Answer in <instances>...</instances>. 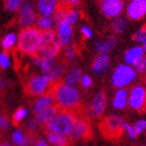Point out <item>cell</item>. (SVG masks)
Returning a JSON list of instances; mask_svg holds the SVG:
<instances>
[{"instance_id": "7402d4cb", "label": "cell", "mask_w": 146, "mask_h": 146, "mask_svg": "<svg viewBox=\"0 0 146 146\" xmlns=\"http://www.w3.org/2000/svg\"><path fill=\"white\" fill-rule=\"evenodd\" d=\"M115 43H117V39H115V37H108L106 41L97 42V43L95 44V48H96V50H98L100 53L106 54L107 52L110 51V50L115 47Z\"/></svg>"}, {"instance_id": "8992f818", "label": "cell", "mask_w": 146, "mask_h": 146, "mask_svg": "<svg viewBox=\"0 0 146 146\" xmlns=\"http://www.w3.org/2000/svg\"><path fill=\"white\" fill-rule=\"evenodd\" d=\"M52 83V80L48 75L43 76H32L26 81L25 92L29 96L37 97L42 96L47 93L49 86Z\"/></svg>"}, {"instance_id": "8fae6325", "label": "cell", "mask_w": 146, "mask_h": 146, "mask_svg": "<svg viewBox=\"0 0 146 146\" xmlns=\"http://www.w3.org/2000/svg\"><path fill=\"white\" fill-rule=\"evenodd\" d=\"M106 107V95L103 91H100L95 95L88 108V115L93 117H98L102 115Z\"/></svg>"}, {"instance_id": "3957f363", "label": "cell", "mask_w": 146, "mask_h": 146, "mask_svg": "<svg viewBox=\"0 0 146 146\" xmlns=\"http://www.w3.org/2000/svg\"><path fill=\"white\" fill-rule=\"evenodd\" d=\"M41 45V30L36 28H26L22 30L17 39V48L24 54L37 56Z\"/></svg>"}, {"instance_id": "6da1fadb", "label": "cell", "mask_w": 146, "mask_h": 146, "mask_svg": "<svg viewBox=\"0 0 146 146\" xmlns=\"http://www.w3.org/2000/svg\"><path fill=\"white\" fill-rule=\"evenodd\" d=\"M47 93L52 96L54 104L58 110H68L78 115H84L81 94L74 86L68 85L64 83V81L58 79L52 81Z\"/></svg>"}, {"instance_id": "ac0fdd59", "label": "cell", "mask_w": 146, "mask_h": 146, "mask_svg": "<svg viewBox=\"0 0 146 146\" xmlns=\"http://www.w3.org/2000/svg\"><path fill=\"white\" fill-rule=\"evenodd\" d=\"M57 0H38V9L44 17H50L54 13Z\"/></svg>"}, {"instance_id": "7dc6e473", "label": "cell", "mask_w": 146, "mask_h": 146, "mask_svg": "<svg viewBox=\"0 0 146 146\" xmlns=\"http://www.w3.org/2000/svg\"><path fill=\"white\" fill-rule=\"evenodd\" d=\"M144 43V45H143V49H144V51H146V41L145 42H143Z\"/></svg>"}, {"instance_id": "74e56055", "label": "cell", "mask_w": 146, "mask_h": 146, "mask_svg": "<svg viewBox=\"0 0 146 146\" xmlns=\"http://www.w3.org/2000/svg\"><path fill=\"white\" fill-rule=\"evenodd\" d=\"M133 127H134V129L136 130L137 134L139 135L140 133H142L144 130H146V121L145 119L138 121V122H136V124H135Z\"/></svg>"}, {"instance_id": "7a4b0ae2", "label": "cell", "mask_w": 146, "mask_h": 146, "mask_svg": "<svg viewBox=\"0 0 146 146\" xmlns=\"http://www.w3.org/2000/svg\"><path fill=\"white\" fill-rule=\"evenodd\" d=\"M79 115L68 110H58L54 117L44 124V129L63 137H71L76 121Z\"/></svg>"}, {"instance_id": "f1b7e54d", "label": "cell", "mask_w": 146, "mask_h": 146, "mask_svg": "<svg viewBox=\"0 0 146 146\" xmlns=\"http://www.w3.org/2000/svg\"><path fill=\"white\" fill-rule=\"evenodd\" d=\"M25 0H5V9L8 11H17L20 9Z\"/></svg>"}, {"instance_id": "83f0119b", "label": "cell", "mask_w": 146, "mask_h": 146, "mask_svg": "<svg viewBox=\"0 0 146 146\" xmlns=\"http://www.w3.org/2000/svg\"><path fill=\"white\" fill-rule=\"evenodd\" d=\"M27 110L24 108V107H20V108H17V110L15 111L13 115H12V123L15 126H19V124L21 123L22 119H25V117L27 115Z\"/></svg>"}, {"instance_id": "1f68e13d", "label": "cell", "mask_w": 146, "mask_h": 146, "mask_svg": "<svg viewBox=\"0 0 146 146\" xmlns=\"http://www.w3.org/2000/svg\"><path fill=\"white\" fill-rule=\"evenodd\" d=\"M78 19H79V12L77 11V10L74 9V8H72V9L68 11V15H66V22L72 26V25H74V24H76V23H77Z\"/></svg>"}, {"instance_id": "5b68a950", "label": "cell", "mask_w": 146, "mask_h": 146, "mask_svg": "<svg viewBox=\"0 0 146 146\" xmlns=\"http://www.w3.org/2000/svg\"><path fill=\"white\" fill-rule=\"evenodd\" d=\"M60 47L61 45L58 41H56V35L52 30L41 31V45L37 56L54 58L58 55Z\"/></svg>"}, {"instance_id": "d6986e66", "label": "cell", "mask_w": 146, "mask_h": 146, "mask_svg": "<svg viewBox=\"0 0 146 146\" xmlns=\"http://www.w3.org/2000/svg\"><path fill=\"white\" fill-rule=\"evenodd\" d=\"M34 63L36 66H39L42 72L45 74H49L54 68L53 58L44 57V56H34Z\"/></svg>"}, {"instance_id": "60d3db41", "label": "cell", "mask_w": 146, "mask_h": 146, "mask_svg": "<svg viewBox=\"0 0 146 146\" xmlns=\"http://www.w3.org/2000/svg\"><path fill=\"white\" fill-rule=\"evenodd\" d=\"M81 32H82V35L84 36V38H86V39H89L92 37V31L86 26L81 28Z\"/></svg>"}, {"instance_id": "f546056e", "label": "cell", "mask_w": 146, "mask_h": 146, "mask_svg": "<svg viewBox=\"0 0 146 146\" xmlns=\"http://www.w3.org/2000/svg\"><path fill=\"white\" fill-rule=\"evenodd\" d=\"M17 41V36L15 34H8L3 38L2 40V47L4 50H9Z\"/></svg>"}, {"instance_id": "b9f144b4", "label": "cell", "mask_w": 146, "mask_h": 146, "mask_svg": "<svg viewBox=\"0 0 146 146\" xmlns=\"http://www.w3.org/2000/svg\"><path fill=\"white\" fill-rule=\"evenodd\" d=\"M38 124L39 123L37 122V119H31L29 122V124H28V128H29L30 131H33V130H35V128H36Z\"/></svg>"}, {"instance_id": "277c9868", "label": "cell", "mask_w": 146, "mask_h": 146, "mask_svg": "<svg viewBox=\"0 0 146 146\" xmlns=\"http://www.w3.org/2000/svg\"><path fill=\"white\" fill-rule=\"evenodd\" d=\"M124 121L119 115H108L100 122L99 130L107 140H117L124 133Z\"/></svg>"}, {"instance_id": "d6a6232c", "label": "cell", "mask_w": 146, "mask_h": 146, "mask_svg": "<svg viewBox=\"0 0 146 146\" xmlns=\"http://www.w3.org/2000/svg\"><path fill=\"white\" fill-rule=\"evenodd\" d=\"M133 39L136 42H145L146 41V26L141 30H139L136 34L133 36Z\"/></svg>"}, {"instance_id": "ee69618b", "label": "cell", "mask_w": 146, "mask_h": 146, "mask_svg": "<svg viewBox=\"0 0 146 146\" xmlns=\"http://www.w3.org/2000/svg\"><path fill=\"white\" fill-rule=\"evenodd\" d=\"M60 1H62V2L70 3L72 6H75V5H77L79 3V0H60Z\"/></svg>"}, {"instance_id": "c3c4849f", "label": "cell", "mask_w": 146, "mask_h": 146, "mask_svg": "<svg viewBox=\"0 0 146 146\" xmlns=\"http://www.w3.org/2000/svg\"><path fill=\"white\" fill-rule=\"evenodd\" d=\"M68 146H72V144H71V145H68Z\"/></svg>"}, {"instance_id": "5bb4252c", "label": "cell", "mask_w": 146, "mask_h": 146, "mask_svg": "<svg viewBox=\"0 0 146 146\" xmlns=\"http://www.w3.org/2000/svg\"><path fill=\"white\" fill-rule=\"evenodd\" d=\"M58 42L61 46H66L71 43L73 37L72 26L66 22H61L57 24V32H56Z\"/></svg>"}, {"instance_id": "603a6c76", "label": "cell", "mask_w": 146, "mask_h": 146, "mask_svg": "<svg viewBox=\"0 0 146 146\" xmlns=\"http://www.w3.org/2000/svg\"><path fill=\"white\" fill-rule=\"evenodd\" d=\"M47 139L54 146H68L72 144L68 137L60 136L55 133H47Z\"/></svg>"}, {"instance_id": "d4e9b609", "label": "cell", "mask_w": 146, "mask_h": 146, "mask_svg": "<svg viewBox=\"0 0 146 146\" xmlns=\"http://www.w3.org/2000/svg\"><path fill=\"white\" fill-rule=\"evenodd\" d=\"M51 104H54L53 98H52V96L49 94V93H46V94L42 95L41 97L35 102L34 110H35V112H37Z\"/></svg>"}, {"instance_id": "e0dca14e", "label": "cell", "mask_w": 146, "mask_h": 146, "mask_svg": "<svg viewBox=\"0 0 146 146\" xmlns=\"http://www.w3.org/2000/svg\"><path fill=\"white\" fill-rule=\"evenodd\" d=\"M144 56V49L143 47L136 46L134 48L129 49L125 54V60L129 64L135 66L140 59Z\"/></svg>"}, {"instance_id": "f6af8a7d", "label": "cell", "mask_w": 146, "mask_h": 146, "mask_svg": "<svg viewBox=\"0 0 146 146\" xmlns=\"http://www.w3.org/2000/svg\"><path fill=\"white\" fill-rule=\"evenodd\" d=\"M0 146H11L8 142H0Z\"/></svg>"}, {"instance_id": "7bdbcfd3", "label": "cell", "mask_w": 146, "mask_h": 146, "mask_svg": "<svg viewBox=\"0 0 146 146\" xmlns=\"http://www.w3.org/2000/svg\"><path fill=\"white\" fill-rule=\"evenodd\" d=\"M33 146H48V144L43 139H39V140H37V142Z\"/></svg>"}, {"instance_id": "e575fe53", "label": "cell", "mask_w": 146, "mask_h": 146, "mask_svg": "<svg viewBox=\"0 0 146 146\" xmlns=\"http://www.w3.org/2000/svg\"><path fill=\"white\" fill-rule=\"evenodd\" d=\"M8 127H9V122H8L7 115L3 112H0V130L5 131L8 129Z\"/></svg>"}, {"instance_id": "484cf974", "label": "cell", "mask_w": 146, "mask_h": 146, "mask_svg": "<svg viewBox=\"0 0 146 146\" xmlns=\"http://www.w3.org/2000/svg\"><path fill=\"white\" fill-rule=\"evenodd\" d=\"M52 25H53V20L50 17H40L37 21V27L41 31H46V30H51Z\"/></svg>"}, {"instance_id": "2e32d148", "label": "cell", "mask_w": 146, "mask_h": 146, "mask_svg": "<svg viewBox=\"0 0 146 146\" xmlns=\"http://www.w3.org/2000/svg\"><path fill=\"white\" fill-rule=\"evenodd\" d=\"M57 111H58V108L56 107L55 104L49 105V106L45 107L43 110L35 112L37 122L39 123V124H45V123L48 122L50 119H52Z\"/></svg>"}, {"instance_id": "bcb514c9", "label": "cell", "mask_w": 146, "mask_h": 146, "mask_svg": "<svg viewBox=\"0 0 146 146\" xmlns=\"http://www.w3.org/2000/svg\"><path fill=\"white\" fill-rule=\"evenodd\" d=\"M3 87H4V82L0 79V90H1V89H3Z\"/></svg>"}, {"instance_id": "4dcf8cb0", "label": "cell", "mask_w": 146, "mask_h": 146, "mask_svg": "<svg viewBox=\"0 0 146 146\" xmlns=\"http://www.w3.org/2000/svg\"><path fill=\"white\" fill-rule=\"evenodd\" d=\"M127 27V23L126 20L123 19V17H117V20L113 22L112 24V30L115 33H122Z\"/></svg>"}, {"instance_id": "4fadbf2b", "label": "cell", "mask_w": 146, "mask_h": 146, "mask_svg": "<svg viewBox=\"0 0 146 146\" xmlns=\"http://www.w3.org/2000/svg\"><path fill=\"white\" fill-rule=\"evenodd\" d=\"M127 15L131 20H140L146 15V0H132L130 1Z\"/></svg>"}, {"instance_id": "9c48e42d", "label": "cell", "mask_w": 146, "mask_h": 146, "mask_svg": "<svg viewBox=\"0 0 146 146\" xmlns=\"http://www.w3.org/2000/svg\"><path fill=\"white\" fill-rule=\"evenodd\" d=\"M130 106L138 111L146 110V88L143 86H136L132 89L129 97Z\"/></svg>"}, {"instance_id": "4316f807", "label": "cell", "mask_w": 146, "mask_h": 146, "mask_svg": "<svg viewBox=\"0 0 146 146\" xmlns=\"http://www.w3.org/2000/svg\"><path fill=\"white\" fill-rule=\"evenodd\" d=\"M66 68V62H59V63H57V66H54V68H52V71L49 74H47V75L50 77V79H51L52 81L58 80L59 77L61 76V74L64 73Z\"/></svg>"}, {"instance_id": "44dd1931", "label": "cell", "mask_w": 146, "mask_h": 146, "mask_svg": "<svg viewBox=\"0 0 146 146\" xmlns=\"http://www.w3.org/2000/svg\"><path fill=\"white\" fill-rule=\"evenodd\" d=\"M127 102H128V93H127V90L121 89V90H119L115 93V99L112 101V105L115 108H117V110H123V108L126 107Z\"/></svg>"}, {"instance_id": "8d00e7d4", "label": "cell", "mask_w": 146, "mask_h": 146, "mask_svg": "<svg viewBox=\"0 0 146 146\" xmlns=\"http://www.w3.org/2000/svg\"><path fill=\"white\" fill-rule=\"evenodd\" d=\"M124 130L127 132V133H128V135H129L130 138L135 139L137 136H138V134H137L136 130L134 129V127L131 126V125H129V124H127L126 122L124 123Z\"/></svg>"}, {"instance_id": "ffe728a7", "label": "cell", "mask_w": 146, "mask_h": 146, "mask_svg": "<svg viewBox=\"0 0 146 146\" xmlns=\"http://www.w3.org/2000/svg\"><path fill=\"white\" fill-rule=\"evenodd\" d=\"M32 138H33V136H32L31 133L28 135H25L21 130H17L12 135V141L17 146H28L33 140Z\"/></svg>"}, {"instance_id": "836d02e7", "label": "cell", "mask_w": 146, "mask_h": 146, "mask_svg": "<svg viewBox=\"0 0 146 146\" xmlns=\"http://www.w3.org/2000/svg\"><path fill=\"white\" fill-rule=\"evenodd\" d=\"M9 55H8L6 52H2V53H0V68H8L9 66Z\"/></svg>"}, {"instance_id": "52a82bcc", "label": "cell", "mask_w": 146, "mask_h": 146, "mask_svg": "<svg viewBox=\"0 0 146 146\" xmlns=\"http://www.w3.org/2000/svg\"><path fill=\"white\" fill-rule=\"evenodd\" d=\"M136 78V71L130 66L119 64L112 74V85L115 88H123Z\"/></svg>"}, {"instance_id": "9a60e30c", "label": "cell", "mask_w": 146, "mask_h": 146, "mask_svg": "<svg viewBox=\"0 0 146 146\" xmlns=\"http://www.w3.org/2000/svg\"><path fill=\"white\" fill-rule=\"evenodd\" d=\"M110 68V57L105 53L98 54L92 62V70L96 74H103Z\"/></svg>"}, {"instance_id": "ab89813d", "label": "cell", "mask_w": 146, "mask_h": 146, "mask_svg": "<svg viewBox=\"0 0 146 146\" xmlns=\"http://www.w3.org/2000/svg\"><path fill=\"white\" fill-rule=\"evenodd\" d=\"M81 85L83 86L84 88H89L91 85H92V79L89 77V76L85 75L81 78Z\"/></svg>"}, {"instance_id": "30bf717a", "label": "cell", "mask_w": 146, "mask_h": 146, "mask_svg": "<svg viewBox=\"0 0 146 146\" xmlns=\"http://www.w3.org/2000/svg\"><path fill=\"white\" fill-rule=\"evenodd\" d=\"M100 9L106 17H119L124 9L123 0H100Z\"/></svg>"}, {"instance_id": "d590c367", "label": "cell", "mask_w": 146, "mask_h": 146, "mask_svg": "<svg viewBox=\"0 0 146 146\" xmlns=\"http://www.w3.org/2000/svg\"><path fill=\"white\" fill-rule=\"evenodd\" d=\"M136 71L139 72L140 74H146V57L143 56L138 62L135 64Z\"/></svg>"}, {"instance_id": "f35d334b", "label": "cell", "mask_w": 146, "mask_h": 146, "mask_svg": "<svg viewBox=\"0 0 146 146\" xmlns=\"http://www.w3.org/2000/svg\"><path fill=\"white\" fill-rule=\"evenodd\" d=\"M64 57H66V60H73L76 57V49L74 47H70L66 50V53H64Z\"/></svg>"}, {"instance_id": "cb8c5ba5", "label": "cell", "mask_w": 146, "mask_h": 146, "mask_svg": "<svg viewBox=\"0 0 146 146\" xmlns=\"http://www.w3.org/2000/svg\"><path fill=\"white\" fill-rule=\"evenodd\" d=\"M82 76V71L81 68H78V66H75L70 71V73L68 74V76L64 79V83L68 84L70 86H74L78 83L79 81L81 80V77Z\"/></svg>"}, {"instance_id": "ba28073f", "label": "cell", "mask_w": 146, "mask_h": 146, "mask_svg": "<svg viewBox=\"0 0 146 146\" xmlns=\"http://www.w3.org/2000/svg\"><path fill=\"white\" fill-rule=\"evenodd\" d=\"M91 137H92V129L89 119L85 115H79L71 134V138L73 140H78V139L89 140Z\"/></svg>"}, {"instance_id": "7c38bea8", "label": "cell", "mask_w": 146, "mask_h": 146, "mask_svg": "<svg viewBox=\"0 0 146 146\" xmlns=\"http://www.w3.org/2000/svg\"><path fill=\"white\" fill-rule=\"evenodd\" d=\"M37 20V15L35 13L31 3H26L22 6L19 15V23L23 28H31Z\"/></svg>"}]
</instances>
